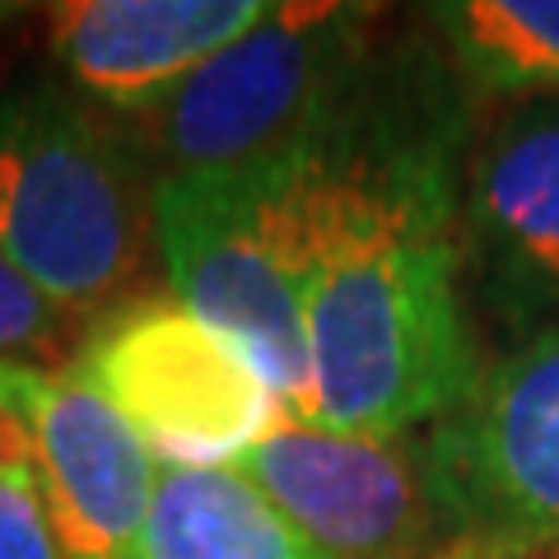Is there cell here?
<instances>
[{"instance_id": "obj_1", "label": "cell", "mask_w": 559, "mask_h": 559, "mask_svg": "<svg viewBox=\"0 0 559 559\" xmlns=\"http://www.w3.org/2000/svg\"><path fill=\"white\" fill-rule=\"evenodd\" d=\"M443 94L369 84L312 140L308 388L294 415L411 439L480 378L462 304V164Z\"/></svg>"}, {"instance_id": "obj_2", "label": "cell", "mask_w": 559, "mask_h": 559, "mask_svg": "<svg viewBox=\"0 0 559 559\" xmlns=\"http://www.w3.org/2000/svg\"><path fill=\"white\" fill-rule=\"evenodd\" d=\"M0 248L84 322L145 299L159 261L135 145L57 84L0 94Z\"/></svg>"}, {"instance_id": "obj_3", "label": "cell", "mask_w": 559, "mask_h": 559, "mask_svg": "<svg viewBox=\"0 0 559 559\" xmlns=\"http://www.w3.org/2000/svg\"><path fill=\"white\" fill-rule=\"evenodd\" d=\"M154 248L173 299L238 345L280 406L299 411L312 145L238 173L154 178Z\"/></svg>"}, {"instance_id": "obj_4", "label": "cell", "mask_w": 559, "mask_h": 559, "mask_svg": "<svg viewBox=\"0 0 559 559\" xmlns=\"http://www.w3.org/2000/svg\"><path fill=\"white\" fill-rule=\"evenodd\" d=\"M364 5L285 0L252 33L182 80L150 117L159 173H238L308 150L369 70Z\"/></svg>"}, {"instance_id": "obj_5", "label": "cell", "mask_w": 559, "mask_h": 559, "mask_svg": "<svg viewBox=\"0 0 559 559\" xmlns=\"http://www.w3.org/2000/svg\"><path fill=\"white\" fill-rule=\"evenodd\" d=\"M429 499L443 559H527L559 540V326L480 369L429 425Z\"/></svg>"}, {"instance_id": "obj_6", "label": "cell", "mask_w": 559, "mask_h": 559, "mask_svg": "<svg viewBox=\"0 0 559 559\" xmlns=\"http://www.w3.org/2000/svg\"><path fill=\"white\" fill-rule=\"evenodd\" d=\"M75 373L159 466L238 462L280 411L248 355L164 294L98 318Z\"/></svg>"}, {"instance_id": "obj_7", "label": "cell", "mask_w": 559, "mask_h": 559, "mask_svg": "<svg viewBox=\"0 0 559 559\" xmlns=\"http://www.w3.org/2000/svg\"><path fill=\"white\" fill-rule=\"evenodd\" d=\"M234 466L326 559H443L419 439H359L280 406Z\"/></svg>"}, {"instance_id": "obj_8", "label": "cell", "mask_w": 559, "mask_h": 559, "mask_svg": "<svg viewBox=\"0 0 559 559\" xmlns=\"http://www.w3.org/2000/svg\"><path fill=\"white\" fill-rule=\"evenodd\" d=\"M0 396L20 411L47 518L66 559H140L159 462L75 369L0 364Z\"/></svg>"}, {"instance_id": "obj_9", "label": "cell", "mask_w": 559, "mask_h": 559, "mask_svg": "<svg viewBox=\"0 0 559 559\" xmlns=\"http://www.w3.org/2000/svg\"><path fill=\"white\" fill-rule=\"evenodd\" d=\"M462 257L503 312L559 304V94L522 98L462 164Z\"/></svg>"}, {"instance_id": "obj_10", "label": "cell", "mask_w": 559, "mask_h": 559, "mask_svg": "<svg viewBox=\"0 0 559 559\" xmlns=\"http://www.w3.org/2000/svg\"><path fill=\"white\" fill-rule=\"evenodd\" d=\"M266 14V0H70L51 10L47 33L51 57L90 98L154 112Z\"/></svg>"}, {"instance_id": "obj_11", "label": "cell", "mask_w": 559, "mask_h": 559, "mask_svg": "<svg viewBox=\"0 0 559 559\" xmlns=\"http://www.w3.org/2000/svg\"><path fill=\"white\" fill-rule=\"evenodd\" d=\"M140 559H312L238 466H159Z\"/></svg>"}, {"instance_id": "obj_12", "label": "cell", "mask_w": 559, "mask_h": 559, "mask_svg": "<svg viewBox=\"0 0 559 559\" xmlns=\"http://www.w3.org/2000/svg\"><path fill=\"white\" fill-rule=\"evenodd\" d=\"M433 28L471 90L559 94V0H457L433 10Z\"/></svg>"}, {"instance_id": "obj_13", "label": "cell", "mask_w": 559, "mask_h": 559, "mask_svg": "<svg viewBox=\"0 0 559 559\" xmlns=\"http://www.w3.org/2000/svg\"><path fill=\"white\" fill-rule=\"evenodd\" d=\"M94 322L61 308L33 280L14 266V257L0 248V364L5 369H38L66 373L75 369Z\"/></svg>"}, {"instance_id": "obj_14", "label": "cell", "mask_w": 559, "mask_h": 559, "mask_svg": "<svg viewBox=\"0 0 559 559\" xmlns=\"http://www.w3.org/2000/svg\"><path fill=\"white\" fill-rule=\"evenodd\" d=\"M0 559H66L33 462L0 471Z\"/></svg>"}, {"instance_id": "obj_15", "label": "cell", "mask_w": 559, "mask_h": 559, "mask_svg": "<svg viewBox=\"0 0 559 559\" xmlns=\"http://www.w3.org/2000/svg\"><path fill=\"white\" fill-rule=\"evenodd\" d=\"M24 462H33L28 429H24L20 411H14L10 401L0 396V471H10V466H24Z\"/></svg>"}, {"instance_id": "obj_16", "label": "cell", "mask_w": 559, "mask_h": 559, "mask_svg": "<svg viewBox=\"0 0 559 559\" xmlns=\"http://www.w3.org/2000/svg\"><path fill=\"white\" fill-rule=\"evenodd\" d=\"M312 559H326V555H318V550H312Z\"/></svg>"}]
</instances>
